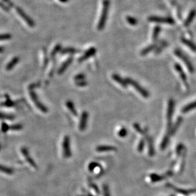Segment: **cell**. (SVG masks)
<instances>
[{
	"label": "cell",
	"instance_id": "8992f818",
	"mask_svg": "<svg viewBox=\"0 0 196 196\" xmlns=\"http://www.w3.org/2000/svg\"><path fill=\"white\" fill-rule=\"evenodd\" d=\"M63 154L64 158L68 159L71 156L70 148V138L69 136L66 135L64 137L63 141Z\"/></svg>",
	"mask_w": 196,
	"mask_h": 196
},
{
	"label": "cell",
	"instance_id": "bcb514c9",
	"mask_svg": "<svg viewBox=\"0 0 196 196\" xmlns=\"http://www.w3.org/2000/svg\"><path fill=\"white\" fill-rule=\"evenodd\" d=\"M171 196H175V195H171Z\"/></svg>",
	"mask_w": 196,
	"mask_h": 196
},
{
	"label": "cell",
	"instance_id": "74e56055",
	"mask_svg": "<svg viewBox=\"0 0 196 196\" xmlns=\"http://www.w3.org/2000/svg\"><path fill=\"white\" fill-rule=\"evenodd\" d=\"M103 190L104 196H111L110 193V190H109V188L107 185H103Z\"/></svg>",
	"mask_w": 196,
	"mask_h": 196
},
{
	"label": "cell",
	"instance_id": "ee69618b",
	"mask_svg": "<svg viewBox=\"0 0 196 196\" xmlns=\"http://www.w3.org/2000/svg\"><path fill=\"white\" fill-rule=\"evenodd\" d=\"M59 1L61 3H67L69 0H59Z\"/></svg>",
	"mask_w": 196,
	"mask_h": 196
},
{
	"label": "cell",
	"instance_id": "7a4b0ae2",
	"mask_svg": "<svg viewBox=\"0 0 196 196\" xmlns=\"http://www.w3.org/2000/svg\"><path fill=\"white\" fill-rule=\"evenodd\" d=\"M175 102L172 99H170L168 102V107L167 110V133L170 134V132L172 128V115L174 113Z\"/></svg>",
	"mask_w": 196,
	"mask_h": 196
},
{
	"label": "cell",
	"instance_id": "83f0119b",
	"mask_svg": "<svg viewBox=\"0 0 196 196\" xmlns=\"http://www.w3.org/2000/svg\"><path fill=\"white\" fill-rule=\"evenodd\" d=\"M160 30H161V28H160L159 26H156L153 29V33H152V39L153 41H155L157 38H158L159 34L160 33Z\"/></svg>",
	"mask_w": 196,
	"mask_h": 196
},
{
	"label": "cell",
	"instance_id": "f35d334b",
	"mask_svg": "<svg viewBox=\"0 0 196 196\" xmlns=\"http://www.w3.org/2000/svg\"><path fill=\"white\" fill-rule=\"evenodd\" d=\"M76 84L78 86H86L87 84V82L86 81V80H83V81H77L76 82Z\"/></svg>",
	"mask_w": 196,
	"mask_h": 196
},
{
	"label": "cell",
	"instance_id": "ab89813d",
	"mask_svg": "<svg viewBox=\"0 0 196 196\" xmlns=\"http://www.w3.org/2000/svg\"><path fill=\"white\" fill-rule=\"evenodd\" d=\"M90 186L91 187L92 189H93L94 190V192H95L96 193V194H99V190L98 189V187H97V186L94 183H90Z\"/></svg>",
	"mask_w": 196,
	"mask_h": 196
},
{
	"label": "cell",
	"instance_id": "6da1fadb",
	"mask_svg": "<svg viewBox=\"0 0 196 196\" xmlns=\"http://www.w3.org/2000/svg\"><path fill=\"white\" fill-rule=\"evenodd\" d=\"M110 7V0H103L102 11L97 27V28L99 30H101L105 28L108 18V15L109 13Z\"/></svg>",
	"mask_w": 196,
	"mask_h": 196
},
{
	"label": "cell",
	"instance_id": "ba28073f",
	"mask_svg": "<svg viewBox=\"0 0 196 196\" xmlns=\"http://www.w3.org/2000/svg\"><path fill=\"white\" fill-rule=\"evenodd\" d=\"M15 9H16V11H17V12L18 13V14L23 18V20H24L27 23V24H28V25L29 27H31V28H33V27H34V25H35V24H34V21L28 16V15H27L26 14V13L24 12V11H23L22 9H21L20 8H19V7H17Z\"/></svg>",
	"mask_w": 196,
	"mask_h": 196
},
{
	"label": "cell",
	"instance_id": "e0dca14e",
	"mask_svg": "<svg viewBox=\"0 0 196 196\" xmlns=\"http://www.w3.org/2000/svg\"><path fill=\"white\" fill-rule=\"evenodd\" d=\"M195 16H196V10H191L189 15H188V17H187L185 22H184V26L185 27L189 26L191 23L192 22L194 18L195 17Z\"/></svg>",
	"mask_w": 196,
	"mask_h": 196
},
{
	"label": "cell",
	"instance_id": "3957f363",
	"mask_svg": "<svg viewBox=\"0 0 196 196\" xmlns=\"http://www.w3.org/2000/svg\"><path fill=\"white\" fill-rule=\"evenodd\" d=\"M126 81L128 82V84H130V86H132L133 88H135V90L140 93V95L143 97V98H147L150 97V93L149 92L145 89V88L142 87L140 84L138 83L135 80H134L130 78H128L125 79Z\"/></svg>",
	"mask_w": 196,
	"mask_h": 196
},
{
	"label": "cell",
	"instance_id": "8d00e7d4",
	"mask_svg": "<svg viewBox=\"0 0 196 196\" xmlns=\"http://www.w3.org/2000/svg\"><path fill=\"white\" fill-rule=\"evenodd\" d=\"M133 127H134V129H136V131L137 132L140 133H141V134H145V131H143V129H141V126H140L139 125H138V124H137V123H135V124H134V125H133Z\"/></svg>",
	"mask_w": 196,
	"mask_h": 196
},
{
	"label": "cell",
	"instance_id": "d6a6232c",
	"mask_svg": "<svg viewBox=\"0 0 196 196\" xmlns=\"http://www.w3.org/2000/svg\"><path fill=\"white\" fill-rule=\"evenodd\" d=\"M99 166V164L96 162H92L89 164V166H88V169L90 171H94L96 168Z\"/></svg>",
	"mask_w": 196,
	"mask_h": 196
},
{
	"label": "cell",
	"instance_id": "5b68a950",
	"mask_svg": "<svg viewBox=\"0 0 196 196\" xmlns=\"http://www.w3.org/2000/svg\"><path fill=\"white\" fill-rule=\"evenodd\" d=\"M175 53L176 57H178L179 59H181L183 61V62L186 65V66L187 69H189V72L191 73H193L194 72V68L189 58H188V57L179 49L175 50Z\"/></svg>",
	"mask_w": 196,
	"mask_h": 196
},
{
	"label": "cell",
	"instance_id": "7bdbcfd3",
	"mask_svg": "<svg viewBox=\"0 0 196 196\" xmlns=\"http://www.w3.org/2000/svg\"><path fill=\"white\" fill-rule=\"evenodd\" d=\"M172 173H173V172H172L171 170L170 171H168L166 173V175L167 176H171L172 175Z\"/></svg>",
	"mask_w": 196,
	"mask_h": 196
},
{
	"label": "cell",
	"instance_id": "8fae6325",
	"mask_svg": "<svg viewBox=\"0 0 196 196\" xmlns=\"http://www.w3.org/2000/svg\"><path fill=\"white\" fill-rule=\"evenodd\" d=\"M96 49L94 47L90 48L89 49H88L87 51L85 52V53H83V55L82 57H80L78 59V62H83V61L91 58V57L94 56L96 54Z\"/></svg>",
	"mask_w": 196,
	"mask_h": 196
},
{
	"label": "cell",
	"instance_id": "60d3db41",
	"mask_svg": "<svg viewBox=\"0 0 196 196\" xmlns=\"http://www.w3.org/2000/svg\"><path fill=\"white\" fill-rule=\"evenodd\" d=\"M11 38L9 34H4V35H0V40H5L7 39H10Z\"/></svg>",
	"mask_w": 196,
	"mask_h": 196
},
{
	"label": "cell",
	"instance_id": "30bf717a",
	"mask_svg": "<svg viewBox=\"0 0 196 196\" xmlns=\"http://www.w3.org/2000/svg\"><path fill=\"white\" fill-rule=\"evenodd\" d=\"M166 187L170 188V189L175 190L177 193H179L180 194H182L184 195H188L191 194H194L196 192V190H194V189L185 190V189H179V188H177L176 187L174 186L173 185H172V184L171 183H167Z\"/></svg>",
	"mask_w": 196,
	"mask_h": 196
},
{
	"label": "cell",
	"instance_id": "5bb4252c",
	"mask_svg": "<svg viewBox=\"0 0 196 196\" xmlns=\"http://www.w3.org/2000/svg\"><path fill=\"white\" fill-rule=\"evenodd\" d=\"M73 60V57H70V58H68L62 65H61V66L60 67V68L58 70L59 74H62L66 71V69L69 67V66H70L71 64L72 63Z\"/></svg>",
	"mask_w": 196,
	"mask_h": 196
},
{
	"label": "cell",
	"instance_id": "7c38bea8",
	"mask_svg": "<svg viewBox=\"0 0 196 196\" xmlns=\"http://www.w3.org/2000/svg\"><path fill=\"white\" fill-rule=\"evenodd\" d=\"M88 119H89V114L86 111H84L82 113L79 123V129L82 132L85 130L87 127Z\"/></svg>",
	"mask_w": 196,
	"mask_h": 196
},
{
	"label": "cell",
	"instance_id": "d590c367",
	"mask_svg": "<svg viewBox=\"0 0 196 196\" xmlns=\"http://www.w3.org/2000/svg\"><path fill=\"white\" fill-rule=\"evenodd\" d=\"M74 79L76 82L80 81H83V80H86V76L83 74H78L76 76H75Z\"/></svg>",
	"mask_w": 196,
	"mask_h": 196
},
{
	"label": "cell",
	"instance_id": "f1b7e54d",
	"mask_svg": "<svg viewBox=\"0 0 196 196\" xmlns=\"http://www.w3.org/2000/svg\"><path fill=\"white\" fill-rule=\"evenodd\" d=\"M126 21L129 24L133 26H135L138 24V21L135 17H133L131 16H128L126 17Z\"/></svg>",
	"mask_w": 196,
	"mask_h": 196
},
{
	"label": "cell",
	"instance_id": "2e32d148",
	"mask_svg": "<svg viewBox=\"0 0 196 196\" xmlns=\"http://www.w3.org/2000/svg\"><path fill=\"white\" fill-rule=\"evenodd\" d=\"M146 138H147V144H148V154L150 157H152L155 155V149H154V145H153V140L151 137H150L148 135H147Z\"/></svg>",
	"mask_w": 196,
	"mask_h": 196
},
{
	"label": "cell",
	"instance_id": "4316f807",
	"mask_svg": "<svg viewBox=\"0 0 196 196\" xmlns=\"http://www.w3.org/2000/svg\"><path fill=\"white\" fill-rule=\"evenodd\" d=\"M19 62V59L18 58V57H15V58H14L9 64H8L7 66L6 67V69L7 71L11 70V69H13L15 65H16Z\"/></svg>",
	"mask_w": 196,
	"mask_h": 196
},
{
	"label": "cell",
	"instance_id": "52a82bcc",
	"mask_svg": "<svg viewBox=\"0 0 196 196\" xmlns=\"http://www.w3.org/2000/svg\"><path fill=\"white\" fill-rule=\"evenodd\" d=\"M148 21L151 22L160 23V24H174L175 22L174 19L171 17H163L157 16H150L148 17Z\"/></svg>",
	"mask_w": 196,
	"mask_h": 196
},
{
	"label": "cell",
	"instance_id": "d6986e66",
	"mask_svg": "<svg viewBox=\"0 0 196 196\" xmlns=\"http://www.w3.org/2000/svg\"><path fill=\"white\" fill-rule=\"evenodd\" d=\"M182 121H183V118L182 117H178V118L177 119V120H176V121L175 122L174 126H172L171 132H170L171 135H173L174 134H175V133L176 132V131L178 130V128L180 127V126L181 125Z\"/></svg>",
	"mask_w": 196,
	"mask_h": 196
},
{
	"label": "cell",
	"instance_id": "836d02e7",
	"mask_svg": "<svg viewBox=\"0 0 196 196\" xmlns=\"http://www.w3.org/2000/svg\"><path fill=\"white\" fill-rule=\"evenodd\" d=\"M145 142L143 139H141L140 142H139V144L138 145V151L139 152H141L143 151V150L145 147Z\"/></svg>",
	"mask_w": 196,
	"mask_h": 196
},
{
	"label": "cell",
	"instance_id": "f6af8a7d",
	"mask_svg": "<svg viewBox=\"0 0 196 196\" xmlns=\"http://www.w3.org/2000/svg\"><path fill=\"white\" fill-rule=\"evenodd\" d=\"M87 196H94V195H92V194H88V195H87Z\"/></svg>",
	"mask_w": 196,
	"mask_h": 196
},
{
	"label": "cell",
	"instance_id": "7402d4cb",
	"mask_svg": "<svg viewBox=\"0 0 196 196\" xmlns=\"http://www.w3.org/2000/svg\"><path fill=\"white\" fill-rule=\"evenodd\" d=\"M194 109H196V100L193 102H191V103H189V104H187V105H185L182 109V112L183 114H185V113L190 112V110H193Z\"/></svg>",
	"mask_w": 196,
	"mask_h": 196
},
{
	"label": "cell",
	"instance_id": "e575fe53",
	"mask_svg": "<svg viewBox=\"0 0 196 196\" xmlns=\"http://www.w3.org/2000/svg\"><path fill=\"white\" fill-rule=\"evenodd\" d=\"M183 149H184V146H183V144H180L178 145L177 147H176V154H177L178 156H180V155H181V154H182V153L183 152Z\"/></svg>",
	"mask_w": 196,
	"mask_h": 196
},
{
	"label": "cell",
	"instance_id": "277c9868",
	"mask_svg": "<svg viewBox=\"0 0 196 196\" xmlns=\"http://www.w3.org/2000/svg\"><path fill=\"white\" fill-rule=\"evenodd\" d=\"M29 95L31 98L33 102L35 104L36 107H38V109H39L41 112L43 113H47L48 112V109L46 107L43 103H41L39 100H38L36 93H34V91L33 90V86L32 85L29 87Z\"/></svg>",
	"mask_w": 196,
	"mask_h": 196
},
{
	"label": "cell",
	"instance_id": "4fadbf2b",
	"mask_svg": "<svg viewBox=\"0 0 196 196\" xmlns=\"http://www.w3.org/2000/svg\"><path fill=\"white\" fill-rule=\"evenodd\" d=\"M111 78H112V79L115 81V82L120 84L122 88H126L127 87H128V82L126 81L125 79L122 78L120 75H118L117 74H113L112 76H111Z\"/></svg>",
	"mask_w": 196,
	"mask_h": 196
},
{
	"label": "cell",
	"instance_id": "44dd1931",
	"mask_svg": "<svg viewBox=\"0 0 196 196\" xmlns=\"http://www.w3.org/2000/svg\"><path fill=\"white\" fill-rule=\"evenodd\" d=\"M157 47V46L156 44H153V45L148 46L147 47H146L145 48L142 50V51L141 52V55L142 56L147 55V54H148L149 53H150L153 50H154L155 49H156Z\"/></svg>",
	"mask_w": 196,
	"mask_h": 196
},
{
	"label": "cell",
	"instance_id": "9c48e42d",
	"mask_svg": "<svg viewBox=\"0 0 196 196\" xmlns=\"http://www.w3.org/2000/svg\"><path fill=\"white\" fill-rule=\"evenodd\" d=\"M175 68L176 69V71H177V72L179 74L180 78L182 80V81L184 83V85L185 86L187 90L189 89V84H188L187 82V76L185 74V73L183 72V70L182 67L180 66V65L178 64H176L175 65Z\"/></svg>",
	"mask_w": 196,
	"mask_h": 196
},
{
	"label": "cell",
	"instance_id": "ffe728a7",
	"mask_svg": "<svg viewBox=\"0 0 196 196\" xmlns=\"http://www.w3.org/2000/svg\"><path fill=\"white\" fill-rule=\"evenodd\" d=\"M80 51L78 50H76L74 48H71V47H69V48H62L61 50V51L60 52L61 53H62V54L64 55V54H75V53H79Z\"/></svg>",
	"mask_w": 196,
	"mask_h": 196
},
{
	"label": "cell",
	"instance_id": "9a60e30c",
	"mask_svg": "<svg viewBox=\"0 0 196 196\" xmlns=\"http://www.w3.org/2000/svg\"><path fill=\"white\" fill-rule=\"evenodd\" d=\"M98 152H105L117 151V148L111 145H99L96 149Z\"/></svg>",
	"mask_w": 196,
	"mask_h": 196
},
{
	"label": "cell",
	"instance_id": "ac0fdd59",
	"mask_svg": "<svg viewBox=\"0 0 196 196\" xmlns=\"http://www.w3.org/2000/svg\"><path fill=\"white\" fill-rule=\"evenodd\" d=\"M22 152L23 154H24V156H25L26 159L27 161H28V163L31 165V166H32L33 168H36V164H35V163L34 162V161L33 160V159H31L30 157V156L29 154V153H28V151H27V150L26 149H22Z\"/></svg>",
	"mask_w": 196,
	"mask_h": 196
},
{
	"label": "cell",
	"instance_id": "cb8c5ba5",
	"mask_svg": "<svg viewBox=\"0 0 196 196\" xmlns=\"http://www.w3.org/2000/svg\"><path fill=\"white\" fill-rule=\"evenodd\" d=\"M66 105L67 108L69 109V110L71 112V113H72L75 116H77V112H76V110L75 109V107L73 103L70 100L67 101L66 103Z\"/></svg>",
	"mask_w": 196,
	"mask_h": 196
},
{
	"label": "cell",
	"instance_id": "4dcf8cb0",
	"mask_svg": "<svg viewBox=\"0 0 196 196\" xmlns=\"http://www.w3.org/2000/svg\"><path fill=\"white\" fill-rule=\"evenodd\" d=\"M0 171L5 173L7 175H11V174H13V173H14L13 170H11V169L10 168H8L3 166H1V165H0Z\"/></svg>",
	"mask_w": 196,
	"mask_h": 196
},
{
	"label": "cell",
	"instance_id": "d4e9b609",
	"mask_svg": "<svg viewBox=\"0 0 196 196\" xmlns=\"http://www.w3.org/2000/svg\"><path fill=\"white\" fill-rule=\"evenodd\" d=\"M150 178L151 181L153 183H155L157 182H160L161 180H163L165 178V176H161L158 174H155V173H152L150 176Z\"/></svg>",
	"mask_w": 196,
	"mask_h": 196
},
{
	"label": "cell",
	"instance_id": "603a6c76",
	"mask_svg": "<svg viewBox=\"0 0 196 196\" xmlns=\"http://www.w3.org/2000/svg\"><path fill=\"white\" fill-rule=\"evenodd\" d=\"M182 41L183 43H184L185 45H187V47L190 48L193 52H196V45L194 44L192 41H191L186 39V38H182Z\"/></svg>",
	"mask_w": 196,
	"mask_h": 196
},
{
	"label": "cell",
	"instance_id": "b9f144b4",
	"mask_svg": "<svg viewBox=\"0 0 196 196\" xmlns=\"http://www.w3.org/2000/svg\"><path fill=\"white\" fill-rule=\"evenodd\" d=\"M0 118L1 119H12V117L10 116H8V115H5V114L0 113Z\"/></svg>",
	"mask_w": 196,
	"mask_h": 196
},
{
	"label": "cell",
	"instance_id": "484cf974",
	"mask_svg": "<svg viewBox=\"0 0 196 196\" xmlns=\"http://www.w3.org/2000/svg\"><path fill=\"white\" fill-rule=\"evenodd\" d=\"M170 134H165V136L164 137L163 139L162 140V142H161V144H160V149L162 150L166 149V148L167 147V146L169 143V141H170Z\"/></svg>",
	"mask_w": 196,
	"mask_h": 196
},
{
	"label": "cell",
	"instance_id": "f546056e",
	"mask_svg": "<svg viewBox=\"0 0 196 196\" xmlns=\"http://www.w3.org/2000/svg\"><path fill=\"white\" fill-rule=\"evenodd\" d=\"M61 50H62V47H61V45H57L56 47H54V48L53 49V50L51 52V57H55L57 53H59L61 51Z\"/></svg>",
	"mask_w": 196,
	"mask_h": 196
},
{
	"label": "cell",
	"instance_id": "1f68e13d",
	"mask_svg": "<svg viewBox=\"0 0 196 196\" xmlns=\"http://www.w3.org/2000/svg\"><path fill=\"white\" fill-rule=\"evenodd\" d=\"M128 134V131L125 128H122L118 132V135L121 138H124Z\"/></svg>",
	"mask_w": 196,
	"mask_h": 196
}]
</instances>
